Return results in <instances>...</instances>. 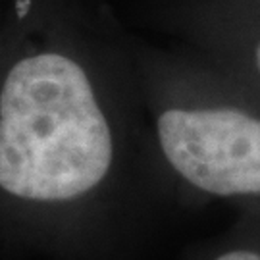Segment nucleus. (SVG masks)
<instances>
[{"label": "nucleus", "instance_id": "obj_1", "mask_svg": "<svg viewBox=\"0 0 260 260\" xmlns=\"http://www.w3.org/2000/svg\"><path fill=\"white\" fill-rule=\"evenodd\" d=\"M16 0L0 47V260H123L179 197L129 52Z\"/></svg>", "mask_w": 260, "mask_h": 260}, {"label": "nucleus", "instance_id": "obj_2", "mask_svg": "<svg viewBox=\"0 0 260 260\" xmlns=\"http://www.w3.org/2000/svg\"><path fill=\"white\" fill-rule=\"evenodd\" d=\"M158 164L177 197L260 203V93L210 60L129 50Z\"/></svg>", "mask_w": 260, "mask_h": 260}, {"label": "nucleus", "instance_id": "obj_3", "mask_svg": "<svg viewBox=\"0 0 260 260\" xmlns=\"http://www.w3.org/2000/svg\"><path fill=\"white\" fill-rule=\"evenodd\" d=\"M249 25L222 31L208 45L206 60L228 70L260 93V16H252Z\"/></svg>", "mask_w": 260, "mask_h": 260}, {"label": "nucleus", "instance_id": "obj_4", "mask_svg": "<svg viewBox=\"0 0 260 260\" xmlns=\"http://www.w3.org/2000/svg\"><path fill=\"white\" fill-rule=\"evenodd\" d=\"M205 260H260V203L245 205L241 218Z\"/></svg>", "mask_w": 260, "mask_h": 260}, {"label": "nucleus", "instance_id": "obj_5", "mask_svg": "<svg viewBox=\"0 0 260 260\" xmlns=\"http://www.w3.org/2000/svg\"><path fill=\"white\" fill-rule=\"evenodd\" d=\"M4 29H6V23L0 27V47H2V37H4Z\"/></svg>", "mask_w": 260, "mask_h": 260}]
</instances>
